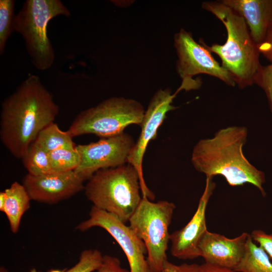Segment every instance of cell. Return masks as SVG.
I'll return each mask as SVG.
<instances>
[{
  "label": "cell",
  "mask_w": 272,
  "mask_h": 272,
  "mask_svg": "<svg viewBox=\"0 0 272 272\" xmlns=\"http://www.w3.org/2000/svg\"><path fill=\"white\" fill-rule=\"evenodd\" d=\"M59 107L40 78L30 75L2 102L0 139L15 157L22 159L39 132L54 122Z\"/></svg>",
  "instance_id": "1"
},
{
  "label": "cell",
  "mask_w": 272,
  "mask_h": 272,
  "mask_svg": "<svg viewBox=\"0 0 272 272\" xmlns=\"http://www.w3.org/2000/svg\"><path fill=\"white\" fill-rule=\"evenodd\" d=\"M247 136L245 126L221 128L213 137L197 142L192 151L191 162L194 169L206 177L222 176L231 186L250 183L265 196L264 173L252 165L243 154Z\"/></svg>",
  "instance_id": "2"
},
{
  "label": "cell",
  "mask_w": 272,
  "mask_h": 272,
  "mask_svg": "<svg viewBox=\"0 0 272 272\" xmlns=\"http://www.w3.org/2000/svg\"><path fill=\"white\" fill-rule=\"evenodd\" d=\"M201 7L223 24L227 33L224 44H206L207 48L219 56L222 66L231 75L239 88L255 84L262 66L260 52L244 19L221 1L203 2Z\"/></svg>",
  "instance_id": "3"
},
{
  "label": "cell",
  "mask_w": 272,
  "mask_h": 272,
  "mask_svg": "<svg viewBox=\"0 0 272 272\" xmlns=\"http://www.w3.org/2000/svg\"><path fill=\"white\" fill-rule=\"evenodd\" d=\"M84 190L93 206L125 224L142 198L139 173L129 163L97 171L88 180Z\"/></svg>",
  "instance_id": "4"
},
{
  "label": "cell",
  "mask_w": 272,
  "mask_h": 272,
  "mask_svg": "<svg viewBox=\"0 0 272 272\" xmlns=\"http://www.w3.org/2000/svg\"><path fill=\"white\" fill-rule=\"evenodd\" d=\"M59 16H71L60 0H26L15 15L14 31L22 36L33 64L40 71L49 69L54 62V51L47 28L49 22Z\"/></svg>",
  "instance_id": "5"
},
{
  "label": "cell",
  "mask_w": 272,
  "mask_h": 272,
  "mask_svg": "<svg viewBox=\"0 0 272 272\" xmlns=\"http://www.w3.org/2000/svg\"><path fill=\"white\" fill-rule=\"evenodd\" d=\"M145 111L134 99L111 97L80 112L68 130L73 137L86 134L111 137L123 132L129 125L140 126Z\"/></svg>",
  "instance_id": "6"
},
{
  "label": "cell",
  "mask_w": 272,
  "mask_h": 272,
  "mask_svg": "<svg viewBox=\"0 0 272 272\" xmlns=\"http://www.w3.org/2000/svg\"><path fill=\"white\" fill-rule=\"evenodd\" d=\"M175 208L172 202H154L142 197L128 221L130 227L146 246L151 272H162L168 260L167 250L170 241L169 227Z\"/></svg>",
  "instance_id": "7"
},
{
  "label": "cell",
  "mask_w": 272,
  "mask_h": 272,
  "mask_svg": "<svg viewBox=\"0 0 272 272\" xmlns=\"http://www.w3.org/2000/svg\"><path fill=\"white\" fill-rule=\"evenodd\" d=\"M174 46L178 57L176 71L182 79L177 92L200 88L201 80L193 79L199 74L215 77L230 87L236 86L231 75L216 60L201 39L196 41L190 32L181 28L174 35Z\"/></svg>",
  "instance_id": "8"
},
{
  "label": "cell",
  "mask_w": 272,
  "mask_h": 272,
  "mask_svg": "<svg viewBox=\"0 0 272 272\" xmlns=\"http://www.w3.org/2000/svg\"><path fill=\"white\" fill-rule=\"evenodd\" d=\"M134 144L132 137L123 132L96 142L78 145L76 149L81 162L74 172L85 181L100 170L125 164Z\"/></svg>",
  "instance_id": "9"
},
{
  "label": "cell",
  "mask_w": 272,
  "mask_h": 272,
  "mask_svg": "<svg viewBox=\"0 0 272 272\" xmlns=\"http://www.w3.org/2000/svg\"><path fill=\"white\" fill-rule=\"evenodd\" d=\"M95 227L106 230L119 245L127 258L130 272H151L146 246L129 226L114 215L93 206L89 218L78 225L76 229L84 232Z\"/></svg>",
  "instance_id": "10"
},
{
  "label": "cell",
  "mask_w": 272,
  "mask_h": 272,
  "mask_svg": "<svg viewBox=\"0 0 272 272\" xmlns=\"http://www.w3.org/2000/svg\"><path fill=\"white\" fill-rule=\"evenodd\" d=\"M176 95V92L172 94L169 88H166L159 89L153 96L140 125L141 131L139 137L128 159L127 163L132 165L139 173L142 197L151 200H154L155 195L145 181L143 158L149 143L156 138L158 130L166 118L167 113L176 109L172 105Z\"/></svg>",
  "instance_id": "11"
},
{
  "label": "cell",
  "mask_w": 272,
  "mask_h": 272,
  "mask_svg": "<svg viewBox=\"0 0 272 272\" xmlns=\"http://www.w3.org/2000/svg\"><path fill=\"white\" fill-rule=\"evenodd\" d=\"M216 188L213 177H206V185L194 214L181 229L170 234V252L180 259H193L200 256L199 244L208 231L206 210Z\"/></svg>",
  "instance_id": "12"
},
{
  "label": "cell",
  "mask_w": 272,
  "mask_h": 272,
  "mask_svg": "<svg viewBox=\"0 0 272 272\" xmlns=\"http://www.w3.org/2000/svg\"><path fill=\"white\" fill-rule=\"evenodd\" d=\"M84 182L74 171H71L41 175L27 173L22 184L31 200L52 205L84 190Z\"/></svg>",
  "instance_id": "13"
},
{
  "label": "cell",
  "mask_w": 272,
  "mask_h": 272,
  "mask_svg": "<svg viewBox=\"0 0 272 272\" xmlns=\"http://www.w3.org/2000/svg\"><path fill=\"white\" fill-rule=\"evenodd\" d=\"M250 236L244 232L231 239L208 230L199 244L200 256L205 263L235 270L244 255Z\"/></svg>",
  "instance_id": "14"
},
{
  "label": "cell",
  "mask_w": 272,
  "mask_h": 272,
  "mask_svg": "<svg viewBox=\"0 0 272 272\" xmlns=\"http://www.w3.org/2000/svg\"><path fill=\"white\" fill-rule=\"evenodd\" d=\"M245 20L257 45L263 41L272 24V0H221Z\"/></svg>",
  "instance_id": "15"
},
{
  "label": "cell",
  "mask_w": 272,
  "mask_h": 272,
  "mask_svg": "<svg viewBox=\"0 0 272 272\" xmlns=\"http://www.w3.org/2000/svg\"><path fill=\"white\" fill-rule=\"evenodd\" d=\"M6 200L4 212L8 220L10 229L16 233L24 214L30 208L31 200L23 184L15 181L5 190Z\"/></svg>",
  "instance_id": "16"
},
{
  "label": "cell",
  "mask_w": 272,
  "mask_h": 272,
  "mask_svg": "<svg viewBox=\"0 0 272 272\" xmlns=\"http://www.w3.org/2000/svg\"><path fill=\"white\" fill-rule=\"evenodd\" d=\"M237 272H272V262L266 252L249 237Z\"/></svg>",
  "instance_id": "17"
},
{
  "label": "cell",
  "mask_w": 272,
  "mask_h": 272,
  "mask_svg": "<svg viewBox=\"0 0 272 272\" xmlns=\"http://www.w3.org/2000/svg\"><path fill=\"white\" fill-rule=\"evenodd\" d=\"M73 137L67 130H61L54 122L44 127L38 134L35 142L48 152L60 149L76 147Z\"/></svg>",
  "instance_id": "18"
},
{
  "label": "cell",
  "mask_w": 272,
  "mask_h": 272,
  "mask_svg": "<svg viewBox=\"0 0 272 272\" xmlns=\"http://www.w3.org/2000/svg\"><path fill=\"white\" fill-rule=\"evenodd\" d=\"M23 164L32 175H41L54 172L52 168L49 152L34 141L22 158Z\"/></svg>",
  "instance_id": "19"
},
{
  "label": "cell",
  "mask_w": 272,
  "mask_h": 272,
  "mask_svg": "<svg viewBox=\"0 0 272 272\" xmlns=\"http://www.w3.org/2000/svg\"><path fill=\"white\" fill-rule=\"evenodd\" d=\"M49 157L54 172L74 171L81 162V157L76 147L74 149H60L50 152Z\"/></svg>",
  "instance_id": "20"
},
{
  "label": "cell",
  "mask_w": 272,
  "mask_h": 272,
  "mask_svg": "<svg viewBox=\"0 0 272 272\" xmlns=\"http://www.w3.org/2000/svg\"><path fill=\"white\" fill-rule=\"evenodd\" d=\"M15 1L0 0V54L5 49L7 40L14 31Z\"/></svg>",
  "instance_id": "21"
},
{
  "label": "cell",
  "mask_w": 272,
  "mask_h": 272,
  "mask_svg": "<svg viewBox=\"0 0 272 272\" xmlns=\"http://www.w3.org/2000/svg\"><path fill=\"white\" fill-rule=\"evenodd\" d=\"M103 255L97 249H85L79 257L78 261L65 272H92L96 270L102 262Z\"/></svg>",
  "instance_id": "22"
},
{
  "label": "cell",
  "mask_w": 272,
  "mask_h": 272,
  "mask_svg": "<svg viewBox=\"0 0 272 272\" xmlns=\"http://www.w3.org/2000/svg\"><path fill=\"white\" fill-rule=\"evenodd\" d=\"M255 84L264 92L272 113V64L262 65L255 80Z\"/></svg>",
  "instance_id": "23"
},
{
  "label": "cell",
  "mask_w": 272,
  "mask_h": 272,
  "mask_svg": "<svg viewBox=\"0 0 272 272\" xmlns=\"http://www.w3.org/2000/svg\"><path fill=\"white\" fill-rule=\"evenodd\" d=\"M251 237L272 259V233H267L263 230L256 229L252 231Z\"/></svg>",
  "instance_id": "24"
},
{
  "label": "cell",
  "mask_w": 272,
  "mask_h": 272,
  "mask_svg": "<svg viewBox=\"0 0 272 272\" xmlns=\"http://www.w3.org/2000/svg\"><path fill=\"white\" fill-rule=\"evenodd\" d=\"M96 272H130L121 266L120 260L115 256L103 255L102 262Z\"/></svg>",
  "instance_id": "25"
},
{
  "label": "cell",
  "mask_w": 272,
  "mask_h": 272,
  "mask_svg": "<svg viewBox=\"0 0 272 272\" xmlns=\"http://www.w3.org/2000/svg\"><path fill=\"white\" fill-rule=\"evenodd\" d=\"M162 272H201L200 265L196 263L175 264L167 260Z\"/></svg>",
  "instance_id": "26"
},
{
  "label": "cell",
  "mask_w": 272,
  "mask_h": 272,
  "mask_svg": "<svg viewBox=\"0 0 272 272\" xmlns=\"http://www.w3.org/2000/svg\"><path fill=\"white\" fill-rule=\"evenodd\" d=\"M257 47L260 53L272 64V24L268 29L263 41Z\"/></svg>",
  "instance_id": "27"
},
{
  "label": "cell",
  "mask_w": 272,
  "mask_h": 272,
  "mask_svg": "<svg viewBox=\"0 0 272 272\" xmlns=\"http://www.w3.org/2000/svg\"><path fill=\"white\" fill-rule=\"evenodd\" d=\"M200 266L201 272H237L232 269L207 263L201 264Z\"/></svg>",
  "instance_id": "28"
},
{
  "label": "cell",
  "mask_w": 272,
  "mask_h": 272,
  "mask_svg": "<svg viewBox=\"0 0 272 272\" xmlns=\"http://www.w3.org/2000/svg\"><path fill=\"white\" fill-rule=\"evenodd\" d=\"M6 200V195L5 191L0 192V211L3 212Z\"/></svg>",
  "instance_id": "29"
},
{
  "label": "cell",
  "mask_w": 272,
  "mask_h": 272,
  "mask_svg": "<svg viewBox=\"0 0 272 272\" xmlns=\"http://www.w3.org/2000/svg\"><path fill=\"white\" fill-rule=\"evenodd\" d=\"M0 272H9L7 268L4 266H1Z\"/></svg>",
  "instance_id": "30"
},
{
  "label": "cell",
  "mask_w": 272,
  "mask_h": 272,
  "mask_svg": "<svg viewBox=\"0 0 272 272\" xmlns=\"http://www.w3.org/2000/svg\"><path fill=\"white\" fill-rule=\"evenodd\" d=\"M49 272H65V271L57 269H53L49 271Z\"/></svg>",
  "instance_id": "31"
},
{
  "label": "cell",
  "mask_w": 272,
  "mask_h": 272,
  "mask_svg": "<svg viewBox=\"0 0 272 272\" xmlns=\"http://www.w3.org/2000/svg\"><path fill=\"white\" fill-rule=\"evenodd\" d=\"M30 272H40V271H37L35 268H33L30 270Z\"/></svg>",
  "instance_id": "32"
}]
</instances>
